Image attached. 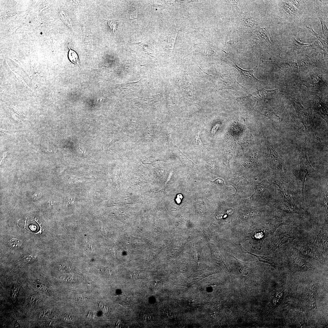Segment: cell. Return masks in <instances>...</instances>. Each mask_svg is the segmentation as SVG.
<instances>
[{
    "label": "cell",
    "instance_id": "1",
    "mask_svg": "<svg viewBox=\"0 0 328 328\" xmlns=\"http://www.w3.org/2000/svg\"><path fill=\"white\" fill-rule=\"evenodd\" d=\"M276 90H267L262 89L246 96L237 98L236 100L241 103L257 105L270 99L276 92Z\"/></svg>",
    "mask_w": 328,
    "mask_h": 328
},
{
    "label": "cell",
    "instance_id": "2",
    "mask_svg": "<svg viewBox=\"0 0 328 328\" xmlns=\"http://www.w3.org/2000/svg\"><path fill=\"white\" fill-rule=\"evenodd\" d=\"M306 139L304 142L302 149L299 155L300 160V170L299 178L302 182L303 198L305 179L307 175L315 171L310 164L307 156Z\"/></svg>",
    "mask_w": 328,
    "mask_h": 328
},
{
    "label": "cell",
    "instance_id": "3",
    "mask_svg": "<svg viewBox=\"0 0 328 328\" xmlns=\"http://www.w3.org/2000/svg\"><path fill=\"white\" fill-rule=\"evenodd\" d=\"M273 184L277 185L279 187V191L284 196L285 202L293 206V208L298 212V211H300L302 209L299 203L298 197L295 193L287 188L284 183H281L277 180H274Z\"/></svg>",
    "mask_w": 328,
    "mask_h": 328
},
{
    "label": "cell",
    "instance_id": "4",
    "mask_svg": "<svg viewBox=\"0 0 328 328\" xmlns=\"http://www.w3.org/2000/svg\"><path fill=\"white\" fill-rule=\"evenodd\" d=\"M282 110H269L265 114L266 116L280 127L291 126L287 115L285 114L286 112H281Z\"/></svg>",
    "mask_w": 328,
    "mask_h": 328
},
{
    "label": "cell",
    "instance_id": "5",
    "mask_svg": "<svg viewBox=\"0 0 328 328\" xmlns=\"http://www.w3.org/2000/svg\"><path fill=\"white\" fill-rule=\"evenodd\" d=\"M219 86L221 89H228L239 91L243 89V86L240 85L236 79L230 75L223 74L220 77Z\"/></svg>",
    "mask_w": 328,
    "mask_h": 328
},
{
    "label": "cell",
    "instance_id": "6",
    "mask_svg": "<svg viewBox=\"0 0 328 328\" xmlns=\"http://www.w3.org/2000/svg\"><path fill=\"white\" fill-rule=\"evenodd\" d=\"M225 61L227 64L237 69L244 81L251 83H259L261 82L254 76L253 70H246L241 68L231 59L228 57H227V59H225Z\"/></svg>",
    "mask_w": 328,
    "mask_h": 328
},
{
    "label": "cell",
    "instance_id": "7",
    "mask_svg": "<svg viewBox=\"0 0 328 328\" xmlns=\"http://www.w3.org/2000/svg\"><path fill=\"white\" fill-rule=\"evenodd\" d=\"M267 145L268 148L270 152V160L273 169L280 176L286 178L282 169V159L280 157L272 146L269 144Z\"/></svg>",
    "mask_w": 328,
    "mask_h": 328
},
{
    "label": "cell",
    "instance_id": "8",
    "mask_svg": "<svg viewBox=\"0 0 328 328\" xmlns=\"http://www.w3.org/2000/svg\"><path fill=\"white\" fill-rule=\"evenodd\" d=\"M293 265L295 270L298 271H306L314 269L312 265L306 260L298 257L292 256Z\"/></svg>",
    "mask_w": 328,
    "mask_h": 328
},
{
    "label": "cell",
    "instance_id": "9",
    "mask_svg": "<svg viewBox=\"0 0 328 328\" xmlns=\"http://www.w3.org/2000/svg\"><path fill=\"white\" fill-rule=\"evenodd\" d=\"M300 252L305 256L316 259L321 263L323 262L322 255L315 248L311 245H307L303 247Z\"/></svg>",
    "mask_w": 328,
    "mask_h": 328
},
{
    "label": "cell",
    "instance_id": "10",
    "mask_svg": "<svg viewBox=\"0 0 328 328\" xmlns=\"http://www.w3.org/2000/svg\"><path fill=\"white\" fill-rule=\"evenodd\" d=\"M295 238V236L289 233L280 234L274 240L272 249L275 250L283 244L291 242Z\"/></svg>",
    "mask_w": 328,
    "mask_h": 328
},
{
    "label": "cell",
    "instance_id": "11",
    "mask_svg": "<svg viewBox=\"0 0 328 328\" xmlns=\"http://www.w3.org/2000/svg\"><path fill=\"white\" fill-rule=\"evenodd\" d=\"M328 237L327 234L320 231L318 237L314 240V244L323 252H327Z\"/></svg>",
    "mask_w": 328,
    "mask_h": 328
},
{
    "label": "cell",
    "instance_id": "12",
    "mask_svg": "<svg viewBox=\"0 0 328 328\" xmlns=\"http://www.w3.org/2000/svg\"><path fill=\"white\" fill-rule=\"evenodd\" d=\"M242 250L243 252L245 253H248L251 254L257 258L260 262L270 264L274 267H276V264L275 258L273 257L269 256H264L257 255L249 252L245 250L241 246Z\"/></svg>",
    "mask_w": 328,
    "mask_h": 328
},
{
    "label": "cell",
    "instance_id": "13",
    "mask_svg": "<svg viewBox=\"0 0 328 328\" xmlns=\"http://www.w3.org/2000/svg\"><path fill=\"white\" fill-rule=\"evenodd\" d=\"M65 40L66 45L69 49L68 53V58L70 61L73 64L78 66L82 69L81 66H80V60L77 53L75 51L71 49L66 39Z\"/></svg>",
    "mask_w": 328,
    "mask_h": 328
},
{
    "label": "cell",
    "instance_id": "14",
    "mask_svg": "<svg viewBox=\"0 0 328 328\" xmlns=\"http://www.w3.org/2000/svg\"><path fill=\"white\" fill-rule=\"evenodd\" d=\"M235 147L231 145L227 147L223 152V157L225 158L227 163L229 165L230 160L235 155Z\"/></svg>",
    "mask_w": 328,
    "mask_h": 328
},
{
    "label": "cell",
    "instance_id": "15",
    "mask_svg": "<svg viewBox=\"0 0 328 328\" xmlns=\"http://www.w3.org/2000/svg\"><path fill=\"white\" fill-rule=\"evenodd\" d=\"M275 206L278 209L284 212L292 213L299 214V212L295 209L287 206L284 203L276 201L275 202Z\"/></svg>",
    "mask_w": 328,
    "mask_h": 328
},
{
    "label": "cell",
    "instance_id": "16",
    "mask_svg": "<svg viewBox=\"0 0 328 328\" xmlns=\"http://www.w3.org/2000/svg\"><path fill=\"white\" fill-rule=\"evenodd\" d=\"M318 14L322 26V33H321V34L325 35L326 37H327V29L325 24V18H324V17L321 12H318Z\"/></svg>",
    "mask_w": 328,
    "mask_h": 328
},
{
    "label": "cell",
    "instance_id": "17",
    "mask_svg": "<svg viewBox=\"0 0 328 328\" xmlns=\"http://www.w3.org/2000/svg\"><path fill=\"white\" fill-rule=\"evenodd\" d=\"M20 288H21V286L17 284L13 287L12 290L11 298L13 302L14 303H15L16 302L17 297Z\"/></svg>",
    "mask_w": 328,
    "mask_h": 328
},
{
    "label": "cell",
    "instance_id": "18",
    "mask_svg": "<svg viewBox=\"0 0 328 328\" xmlns=\"http://www.w3.org/2000/svg\"><path fill=\"white\" fill-rule=\"evenodd\" d=\"M9 245L13 248H19L22 245V241L17 239L13 238L9 240Z\"/></svg>",
    "mask_w": 328,
    "mask_h": 328
},
{
    "label": "cell",
    "instance_id": "19",
    "mask_svg": "<svg viewBox=\"0 0 328 328\" xmlns=\"http://www.w3.org/2000/svg\"><path fill=\"white\" fill-rule=\"evenodd\" d=\"M254 237L255 240L260 241L262 243L264 238V235L263 231H260L256 232Z\"/></svg>",
    "mask_w": 328,
    "mask_h": 328
},
{
    "label": "cell",
    "instance_id": "20",
    "mask_svg": "<svg viewBox=\"0 0 328 328\" xmlns=\"http://www.w3.org/2000/svg\"><path fill=\"white\" fill-rule=\"evenodd\" d=\"M293 42L294 46L297 49H302L306 48L307 46H309L310 45V44H306L300 43L297 41L294 38Z\"/></svg>",
    "mask_w": 328,
    "mask_h": 328
},
{
    "label": "cell",
    "instance_id": "21",
    "mask_svg": "<svg viewBox=\"0 0 328 328\" xmlns=\"http://www.w3.org/2000/svg\"><path fill=\"white\" fill-rule=\"evenodd\" d=\"M141 319L145 322H149L151 320V316L150 314L147 313H143L141 316Z\"/></svg>",
    "mask_w": 328,
    "mask_h": 328
},
{
    "label": "cell",
    "instance_id": "22",
    "mask_svg": "<svg viewBox=\"0 0 328 328\" xmlns=\"http://www.w3.org/2000/svg\"><path fill=\"white\" fill-rule=\"evenodd\" d=\"M51 313V311L50 310H44L40 313L39 317L40 318H47L50 315Z\"/></svg>",
    "mask_w": 328,
    "mask_h": 328
},
{
    "label": "cell",
    "instance_id": "23",
    "mask_svg": "<svg viewBox=\"0 0 328 328\" xmlns=\"http://www.w3.org/2000/svg\"><path fill=\"white\" fill-rule=\"evenodd\" d=\"M196 144L198 146L200 147H202L204 146V143L202 138L201 137L200 131H199L196 137Z\"/></svg>",
    "mask_w": 328,
    "mask_h": 328
},
{
    "label": "cell",
    "instance_id": "24",
    "mask_svg": "<svg viewBox=\"0 0 328 328\" xmlns=\"http://www.w3.org/2000/svg\"><path fill=\"white\" fill-rule=\"evenodd\" d=\"M108 24L110 26V28L113 31L115 35L114 31L116 30L117 23L116 22L114 21H108Z\"/></svg>",
    "mask_w": 328,
    "mask_h": 328
},
{
    "label": "cell",
    "instance_id": "25",
    "mask_svg": "<svg viewBox=\"0 0 328 328\" xmlns=\"http://www.w3.org/2000/svg\"><path fill=\"white\" fill-rule=\"evenodd\" d=\"M36 284L37 288L44 292H48L47 288L44 284L40 282L39 281H37Z\"/></svg>",
    "mask_w": 328,
    "mask_h": 328
},
{
    "label": "cell",
    "instance_id": "26",
    "mask_svg": "<svg viewBox=\"0 0 328 328\" xmlns=\"http://www.w3.org/2000/svg\"><path fill=\"white\" fill-rule=\"evenodd\" d=\"M307 28L312 33V34H313V35H314V36H315L318 38L320 40V42H322L323 44V48H324V47L325 46V45H326V44L324 42V41H323V40H322V39L320 37L319 35L317 34V33L316 32H314V31L311 28L309 27H307Z\"/></svg>",
    "mask_w": 328,
    "mask_h": 328
},
{
    "label": "cell",
    "instance_id": "27",
    "mask_svg": "<svg viewBox=\"0 0 328 328\" xmlns=\"http://www.w3.org/2000/svg\"><path fill=\"white\" fill-rule=\"evenodd\" d=\"M328 192L327 191L326 193V197L325 198L324 201V209L325 212V215L327 217V213H328Z\"/></svg>",
    "mask_w": 328,
    "mask_h": 328
},
{
    "label": "cell",
    "instance_id": "28",
    "mask_svg": "<svg viewBox=\"0 0 328 328\" xmlns=\"http://www.w3.org/2000/svg\"><path fill=\"white\" fill-rule=\"evenodd\" d=\"M213 182L217 185L220 186H224L225 184L223 180L221 178H218L216 179Z\"/></svg>",
    "mask_w": 328,
    "mask_h": 328
},
{
    "label": "cell",
    "instance_id": "29",
    "mask_svg": "<svg viewBox=\"0 0 328 328\" xmlns=\"http://www.w3.org/2000/svg\"><path fill=\"white\" fill-rule=\"evenodd\" d=\"M42 194L41 193H37L33 194L31 198L33 200H36L40 198Z\"/></svg>",
    "mask_w": 328,
    "mask_h": 328
},
{
    "label": "cell",
    "instance_id": "30",
    "mask_svg": "<svg viewBox=\"0 0 328 328\" xmlns=\"http://www.w3.org/2000/svg\"><path fill=\"white\" fill-rule=\"evenodd\" d=\"M219 127V125L217 124L214 126L213 127L211 132V135L212 137H213L214 135H215V133L218 129Z\"/></svg>",
    "mask_w": 328,
    "mask_h": 328
},
{
    "label": "cell",
    "instance_id": "31",
    "mask_svg": "<svg viewBox=\"0 0 328 328\" xmlns=\"http://www.w3.org/2000/svg\"><path fill=\"white\" fill-rule=\"evenodd\" d=\"M88 38L87 41V46L88 48H92V39L90 37H89Z\"/></svg>",
    "mask_w": 328,
    "mask_h": 328
},
{
    "label": "cell",
    "instance_id": "32",
    "mask_svg": "<svg viewBox=\"0 0 328 328\" xmlns=\"http://www.w3.org/2000/svg\"><path fill=\"white\" fill-rule=\"evenodd\" d=\"M125 300L126 302V303H128L129 304L131 303H132V300L131 298L129 297L126 298Z\"/></svg>",
    "mask_w": 328,
    "mask_h": 328
},
{
    "label": "cell",
    "instance_id": "33",
    "mask_svg": "<svg viewBox=\"0 0 328 328\" xmlns=\"http://www.w3.org/2000/svg\"><path fill=\"white\" fill-rule=\"evenodd\" d=\"M182 198V195H181V196L180 197H180L177 198L176 199V200H177V202L178 203H179L180 202Z\"/></svg>",
    "mask_w": 328,
    "mask_h": 328
},
{
    "label": "cell",
    "instance_id": "34",
    "mask_svg": "<svg viewBox=\"0 0 328 328\" xmlns=\"http://www.w3.org/2000/svg\"><path fill=\"white\" fill-rule=\"evenodd\" d=\"M198 256L197 252L196 251L195 252V259L197 261L198 260Z\"/></svg>",
    "mask_w": 328,
    "mask_h": 328
},
{
    "label": "cell",
    "instance_id": "35",
    "mask_svg": "<svg viewBox=\"0 0 328 328\" xmlns=\"http://www.w3.org/2000/svg\"><path fill=\"white\" fill-rule=\"evenodd\" d=\"M223 215H222V214H220V215H218L217 216V217H218V218H222V217H223Z\"/></svg>",
    "mask_w": 328,
    "mask_h": 328
}]
</instances>
